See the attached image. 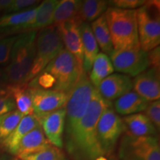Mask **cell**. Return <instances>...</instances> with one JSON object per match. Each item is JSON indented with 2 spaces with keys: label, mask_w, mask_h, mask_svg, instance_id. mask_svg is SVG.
Here are the masks:
<instances>
[{
  "label": "cell",
  "mask_w": 160,
  "mask_h": 160,
  "mask_svg": "<svg viewBox=\"0 0 160 160\" xmlns=\"http://www.w3.org/2000/svg\"><path fill=\"white\" fill-rule=\"evenodd\" d=\"M105 16L113 51L140 48L136 10L108 8Z\"/></svg>",
  "instance_id": "3"
},
{
  "label": "cell",
  "mask_w": 160,
  "mask_h": 160,
  "mask_svg": "<svg viewBox=\"0 0 160 160\" xmlns=\"http://www.w3.org/2000/svg\"><path fill=\"white\" fill-rule=\"evenodd\" d=\"M125 130L122 119L116 113L113 105L106 107L97 125L98 141L104 154L110 155L113 151L117 141Z\"/></svg>",
  "instance_id": "9"
},
{
  "label": "cell",
  "mask_w": 160,
  "mask_h": 160,
  "mask_svg": "<svg viewBox=\"0 0 160 160\" xmlns=\"http://www.w3.org/2000/svg\"><path fill=\"white\" fill-rule=\"evenodd\" d=\"M66 117L65 107L37 117L46 139L58 148L63 146Z\"/></svg>",
  "instance_id": "12"
},
{
  "label": "cell",
  "mask_w": 160,
  "mask_h": 160,
  "mask_svg": "<svg viewBox=\"0 0 160 160\" xmlns=\"http://www.w3.org/2000/svg\"><path fill=\"white\" fill-rule=\"evenodd\" d=\"M133 88L136 93L147 101L153 102L159 100V69L150 68L135 77L133 81Z\"/></svg>",
  "instance_id": "15"
},
{
  "label": "cell",
  "mask_w": 160,
  "mask_h": 160,
  "mask_svg": "<svg viewBox=\"0 0 160 160\" xmlns=\"http://www.w3.org/2000/svg\"><path fill=\"white\" fill-rule=\"evenodd\" d=\"M55 79L53 76L42 71L31 80L27 86L31 88H40L43 90H53L55 86Z\"/></svg>",
  "instance_id": "30"
},
{
  "label": "cell",
  "mask_w": 160,
  "mask_h": 160,
  "mask_svg": "<svg viewBox=\"0 0 160 160\" xmlns=\"http://www.w3.org/2000/svg\"><path fill=\"white\" fill-rule=\"evenodd\" d=\"M126 129L134 137H156L157 129L143 113L125 116L122 119Z\"/></svg>",
  "instance_id": "20"
},
{
  "label": "cell",
  "mask_w": 160,
  "mask_h": 160,
  "mask_svg": "<svg viewBox=\"0 0 160 160\" xmlns=\"http://www.w3.org/2000/svg\"><path fill=\"white\" fill-rule=\"evenodd\" d=\"M111 104L95 88L85 115L65 138L68 151L77 159L95 160L105 155L98 141L97 125L100 116Z\"/></svg>",
  "instance_id": "1"
},
{
  "label": "cell",
  "mask_w": 160,
  "mask_h": 160,
  "mask_svg": "<svg viewBox=\"0 0 160 160\" xmlns=\"http://www.w3.org/2000/svg\"><path fill=\"white\" fill-rule=\"evenodd\" d=\"M64 160H65V159H64Z\"/></svg>",
  "instance_id": "41"
},
{
  "label": "cell",
  "mask_w": 160,
  "mask_h": 160,
  "mask_svg": "<svg viewBox=\"0 0 160 160\" xmlns=\"http://www.w3.org/2000/svg\"><path fill=\"white\" fill-rule=\"evenodd\" d=\"M37 6L24 11L1 16L0 37H10L14 33H22L30 31V28L35 19Z\"/></svg>",
  "instance_id": "14"
},
{
  "label": "cell",
  "mask_w": 160,
  "mask_h": 160,
  "mask_svg": "<svg viewBox=\"0 0 160 160\" xmlns=\"http://www.w3.org/2000/svg\"><path fill=\"white\" fill-rule=\"evenodd\" d=\"M7 86H8V83L6 78L5 70L0 67V90L5 88Z\"/></svg>",
  "instance_id": "37"
},
{
  "label": "cell",
  "mask_w": 160,
  "mask_h": 160,
  "mask_svg": "<svg viewBox=\"0 0 160 160\" xmlns=\"http://www.w3.org/2000/svg\"><path fill=\"white\" fill-rule=\"evenodd\" d=\"M59 3L58 0H45L37 6L35 19L30 31H37L53 25V17L55 8Z\"/></svg>",
  "instance_id": "24"
},
{
  "label": "cell",
  "mask_w": 160,
  "mask_h": 160,
  "mask_svg": "<svg viewBox=\"0 0 160 160\" xmlns=\"http://www.w3.org/2000/svg\"><path fill=\"white\" fill-rule=\"evenodd\" d=\"M13 160H18V159H13Z\"/></svg>",
  "instance_id": "40"
},
{
  "label": "cell",
  "mask_w": 160,
  "mask_h": 160,
  "mask_svg": "<svg viewBox=\"0 0 160 160\" xmlns=\"http://www.w3.org/2000/svg\"><path fill=\"white\" fill-rule=\"evenodd\" d=\"M95 160H107V159H106L104 157V156H103V157H100L99 158H97V159H96Z\"/></svg>",
  "instance_id": "39"
},
{
  "label": "cell",
  "mask_w": 160,
  "mask_h": 160,
  "mask_svg": "<svg viewBox=\"0 0 160 160\" xmlns=\"http://www.w3.org/2000/svg\"><path fill=\"white\" fill-rule=\"evenodd\" d=\"M82 42L83 46V71L86 73L91 71L93 62L99 53V47L96 41L91 25L88 23L82 22L80 25Z\"/></svg>",
  "instance_id": "21"
},
{
  "label": "cell",
  "mask_w": 160,
  "mask_h": 160,
  "mask_svg": "<svg viewBox=\"0 0 160 160\" xmlns=\"http://www.w3.org/2000/svg\"><path fill=\"white\" fill-rule=\"evenodd\" d=\"M17 110L10 85L0 90V116Z\"/></svg>",
  "instance_id": "32"
},
{
  "label": "cell",
  "mask_w": 160,
  "mask_h": 160,
  "mask_svg": "<svg viewBox=\"0 0 160 160\" xmlns=\"http://www.w3.org/2000/svg\"><path fill=\"white\" fill-rule=\"evenodd\" d=\"M110 59L114 70L129 77H137L149 68L147 53L141 48L113 51Z\"/></svg>",
  "instance_id": "10"
},
{
  "label": "cell",
  "mask_w": 160,
  "mask_h": 160,
  "mask_svg": "<svg viewBox=\"0 0 160 160\" xmlns=\"http://www.w3.org/2000/svg\"><path fill=\"white\" fill-rule=\"evenodd\" d=\"M145 113H143L146 117L151 120L152 123L154 125L157 130L160 128V101H153L148 103L146 108Z\"/></svg>",
  "instance_id": "33"
},
{
  "label": "cell",
  "mask_w": 160,
  "mask_h": 160,
  "mask_svg": "<svg viewBox=\"0 0 160 160\" xmlns=\"http://www.w3.org/2000/svg\"><path fill=\"white\" fill-rule=\"evenodd\" d=\"M82 2L79 0H62L56 7L53 17V25L57 26L65 22L76 19Z\"/></svg>",
  "instance_id": "26"
},
{
  "label": "cell",
  "mask_w": 160,
  "mask_h": 160,
  "mask_svg": "<svg viewBox=\"0 0 160 160\" xmlns=\"http://www.w3.org/2000/svg\"><path fill=\"white\" fill-rule=\"evenodd\" d=\"M94 88L90 81L89 77L83 71L77 85L69 93L65 105V138L71 134L85 115Z\"/></svg>",
  "instance_id": "7"
},
{
  "label": "cell",
  "mask_w": 160,
  "mask_h": 160,
  "mask_svg": "<svg viewBox=\"0 0 160 160\" xmlns=\"http://www.w3.org/2000/svg\"><path fill=\"white\" fill-rule=\"evenodd\" d=\"M17 36H10L0 39V65H8L9 64L12 48Z\"/></svg>",
  "instance_id": "31"
},
{
  "label": "cell",
  "mask_w": 160,
  "mask_h": 160,
  "mask_svg": "<svg viewBox=\"0 0 160 160\" xmlns=\"http://www.w3.org/2000/svg\"><path fill=\"white\" fill-rule=\"evenodd\" d=\"M132 88L133 81L129 76L112 73L102 81L97 89L102 97L111 102L131 91Z\"/></svg>",
  "instance_id": "16"
},
{
  "label": "cell",
  "mask_w": 160,
  "mask_h": 160,
  "mask_svg": "<svg viewBox=\"0 0 160 160\" xmlns=\"http://www.w3.org/2000/svg\"><path fill=\"white\" fill-rule=\"evenodd\" d=\"M108 3L103 0H86L82 2L77 19L79 22L88 23L93 22L107 11Z\"/></svg>",
  "instance_id": "25"
},
{
  "label": "cell",
  "mask_w": 160,
  "mask_h": 160,
  "mask_svg": "<svg viewBox=\"0 0 160 160\" xmlns=\"http://www.w3.org/2000/svg\"><path fill=\"white\" fill-rule=\"evenodd\" d=\"M52 145L46 139L40 125L27 133L20 141L16 156L29 154L42 151Z\"/></svg>",
  "instance_id": "18"
},
{
  "label": "cell",
  "mask_w": 160,
  "mask_h": 160,
  "mask_svg": "<svg viewBox=\"0 0 160 160\" xmlns=\"http://www.w3.org/2000/svg\"><path fill=\"white\" fill-rule=\"evenodd\" d=\"M148 59L149 67L151 68L159 69L160 66V48L159 46L155 48L147 53Z\"/></svg>",
  "instance_id": "36"
},
{
  "label": "cell",
  "mask_w": 160,
  "mask_h": 160,
  "mask_svg": "<svg viewBox=\"0 0 160 160\" xmlns=\"http://www.w3.org/2000/svg\"><path fill=\"white\" fill-rule=\"evenodd\" d=\"M21 160H64L65 156L60 148L51 145L42 151L18 157Z\"/></svg>",
  "instance_id": "29"
},
{
  "label": "cell",
  "mask_w": 160,
  "mask_h": 160,
  "mask_svg": "<svg viewBox=\"0 0 160 160\" xmlns=\"http://www.w3.org/2000/svg\"><path fill=\"white\" fill-rule=\"evenodd\" d=\"M63 46L57 26L51 25L40 30L36 39L35 59L26 84L44 71L48 64L64 48Z\"/></svg>",
  "instance_id": "6"
},
{
  "label": "cell",
  "mask_w": 160,
  "mask_h": 160,
  "mask_svg": "<svg viewBox=\"0 0 160 160\" xmlns=\"http://www.w3.org/2000/svg\"><path fill=\"white\" fill-rule=\"evenodd\" d=\"M145 0H113L108 1L112 8L123 10H137L145 4Z\"/></svg>",
  "instance_id": "35"
},
{
  "label": "cell",
  "mask_w": 160,
  "mask_h": 160,
  "mask_svg": "<svg viewBox=\"0 0 160 160\" xmlns=\"http://www.w3.org/2000/svg\"><path fill=\"white\" fill-rule=\"evenodd\" d=\"M159 1H146L136 10L140 48L146 53L159 46Z\"/></svg>",
  "instance_id": "4"
},
{
  "label": "cell",
  "mask_w": 160,
  "mask_h": 160,
  "mask_svg": "<svg viewBox=\"0 0 160 160\" xmlns=\"http://www.w3.org/2000/svg\"><path fill=\"white\" fill-rule=\"evenodd\" d=\"M114 71L108 56L104 53H99L92 65L89 79L93 86L97 88L103 79L108 77Z\"/></svg>",
  "instance_id": "22"
},
{
  "label": "cell",
  "mask_w": 160,
  "mask_h": 160,
  "mask_svg": "<svg viewBox=\"0 0 160 160\" xmlns=\"http://www.w3.org/2000/svg\"><path fill=\"white\" fill-rule=\"evenodd\" d=\"M12 0H0V13L4 12L5 13L9 5H11Z\"/></svg>",
  "instance_id": "38"
},
{
  "label": "cell",
  "mask_w": 160,
  "mask_h": 160,
  "mask_svg": "<svg viewBox=\"0 0 160 160\" xmlns=\"http://www.w3.org/2000/svg\"><path fill=\"white\" fill-rule=\"evenodd\" d=\"M39 1H36V0H12L11 5L5 11V14L26 11V10H28V8H32L31 7L33 6L39 5Z\"/></svg>",
  "instance_id": "34"
},
{
  "label": "cell",
  "mask_w": 160,
  "mask_h": 160,
  "mask_svg": "<svg viewBox=\"0 0 160 160\" xmlns=\"http://www.w3.org/2000/svg\"><path fill=\"white\" fill-rule=\"evenodd\" d=\"M121 160H160V147L157 137H134L127 133L119 148Z\"/></svg>",
  "instance_id": "8"
},
{
  "label": "cell",
  "mask_w": 160,
  "mask_h": 160,
  "mask_svg": "<svg viewBox=\"0 0 160 160\" xmlns=\"http://www.w3.org/2000/svg\"><path fill=\"white\" fill-rule=\"evenodd\" d=\"M90 25L98 45H99L100 48L103 51L102 53L111 55L113 51V48L105 14L92 22L91 25Z\"/></svg>",
  "instance_id": "23"
},
{
  "label": "cell",
  "mask_w": 160,
  "mask_h": 160,
  "mask_svg": "<svg viewBox=\"0 0 160 160\" xmlns=\"http://www.w3.org/2000/svg\"><path fill=\"white\" fill-rule=\"evenodd\" d=\"M81 24V22L76 19L65 22L57 27L59 30L63 45L65 46V48L77 59L80 66L82 68L84 53L80 33Z\"/></svg>",
  "instance_id": "13"
},
{
  "label": "cell",
  "mask_w": 160,
  "mask_h": 160,
  "mask_svg": "<svg viewBox=\"0 0 160 160\" xmlns=\"http://www.w3.org/2000/svg\"><path fill=\"white\" fill-rule=\"evenodd\" d=\"M149 102L135 91H131L116 99L113 107L119 114L128 116L144 111Z\"/></svg>",
  "instance_id": "19"
},
{
  "label": "cell",
  "mask_w": 160,
  "mask_h": 160,
  "mask_svg": "<svg viewBox=\"0 0 160 160\" xmlns=\"http://www.w3.org/2000/svg\"><path fill=\"white\" fill-rule=\"evenodd\" d=\"M37 31H28L17 36L9 64L4 68L8 85H27L36 56Z\"/></svg>",
  "instance_id": "2"
},
{
  "label": "cell",
  "mask_w": 160,
  "mask_h": 160,
  "mask_svg": "<svg viewBox=\"0 0 160 160\" xmlns=\"http://www.w3.org/2000/svg\"><path fill=\"white\" fill-rule=\"evenodd\" d=\"M17 110L23 116L33 114L32 99L27 85H10Z\"/></svg>",
  "instance_id": "27"
},
{
  "label": "cell",
  "mask_w": 160,
  "mask_h": 160,
  "mask_svg": "<svg viewBox=\"0 0 160 160\" xmlns=\"http://www.w3.org/2000/svg\"><path fill=\"white\" fill-rule=\"evenodd\" d=\"M23 117L17 110L0 116V144L14 131Z\"/></svg>",
  "instance_id": "28"
},
{
  "label": "cell",
  "mask_w": 160,
  "mask_h": 160,
  "mask_svg": "<svg viewBox=\"0 0 160 160\" xmlns=\"http://www.w3.org/2000/svg\"><path fill=\"white\" fill-rule=\"evenodd\" d=\"M45 72L54 77V91L69 95L79 81L84 71L76 58L68 51L63 48L52 61L48 64Z\"/></svg>",
  "instance_id": "5"
},
{
  "label": "cell",
  "mask_w": 160,
  "mask_h": 160,
  "mask_svg": "<svg viewBox=\"0 0 160 160\" xmlns=\"http://www.w3.org/2000/svg\"><path fill=\"white\" fill-rule=\"evenodd\" d=\"M39 125V121L34 114L24 116L14 131L2 142V145L9 153L16 155L20 141L27 133Z\"/></svg>",
  "instance_id": "17"
},
{
  "label": "cell",
  "mask_w": 160,
  "mask_h": 160,
  "mask_svg": "<svg viewBox=\"0 0 160 160\" xmlns=\"http://www.w3.org/2000/svg\"><path fill=\"white\" fill-rule=\"evenodd\" d=\"M36 117L65 107L68 95L54 90L28 88Z\"/></svg>",
  "instance_id": "11"
}]
</instances>
